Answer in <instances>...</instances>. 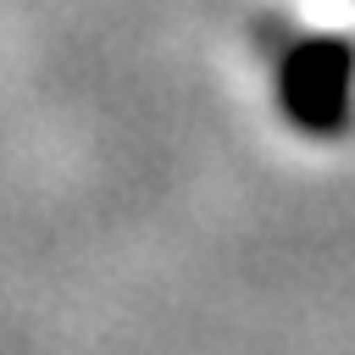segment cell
Segmentation results:
<instances>
[{"instance_id": "cell-1", "label": "cell", "mask_w": 355, "mask_h": 355, "mask_svg": "<svg viewBox=\"0 0 355 355\" xmlns=\"http://www.w3.org/2000/svg\"><path fill=\"white\" fill-rule=\"evenodd\" d=\"M277 111L305 139H333L355 116V44L300 39L277 67Z\"/></svg>"}]
</instances>
